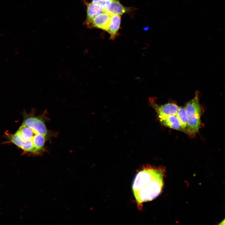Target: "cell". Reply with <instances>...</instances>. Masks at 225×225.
Masks as SVG:
<instances>
[{"instance_id": "5", "label": "cell", "mask_w": 225, "mask_h": 225, "mask_svg": "<svg viewBox=\"0 0 225 225\" xmlns=\"http://www.w3.org/2000/svg\"><path fill=\"white\" fill-rule=\"evenodd\" d=\"M149 102L157 112L159 118L170 115H176L179 107L173 102L158 105L152 98H150Z\"/></svg>"}, {"instance_id": "7", "label": "cell", "mask_w": 225, "mask_h": 225, "mask_svg": "<svg viewBox=\"0 0 225 225\" xmlns=\"http://www.w3.org/2000/svg\"><path fill=\"white\" fill-rule=\"evenodd\" d=\"M85 2L87 6V17L84 23L88 26L94 18L105 11L100 4Z\"/></svg>"}, {"instance_id": "8", "label": "cell", "mask_w": 225, "mask_h": 225, "mask_svg": "<svg viewBox=\"0 0 225 225\" xmlns=\"http://www.w3.org/2000/svg\"><path fill=\"white\" fill-rule=\"evenodd\" d=\"M121 23L120 15H111L110 21L106 31L110 35V39L113 40L118 35V32Z\"/></svg>"}, {"instance_id": "12", "label": "cell", "mask_w": 225, "mask_h": 225, "mask_svg": "<svg viewBox=\"0 0 225 225\" xmlns=\"http://www.w3.org/2000/svg\"><path fill=\"white\" fill-rule=\"evenodd\" d=\"M112 1L113 0H102L100 4L105 11L109 7Z\"/></svg>"}, {"instance_id": "4", "label": "cell", "mask_w": 225, "mask_h": 225, "mask_svg": "<svg viewBox=\"0 0 225 225\" xmlns=\"http://www.w3.org/2000/svg\"><path fill=\"white\" fill-rule=\"evenodd\" d=\"M6 135L9 142L16 145L25 153L35 155H38L32 142L24 139L17 131L14 134L7 133Z\"/></svg>"}, {"instance_id": "10", "label": "cell", "mask_w": 225, "mask_h": 225, "mask_svg": "<svg viewBox=\"0 0 225 225\" xmlns=\"http://www.w3.org/2000/svg\"><path fill=\"white\" fill-rule=\"evenodd\" d=\"M159 119L161 122L165 126L183 132L180 123L176 115H170Z\"/></svg>"}, {"instance_id": "13", "label": "cell", "mask_w": 225, "mask_h": 225, "mask_svg": "<svg viewBox=\"0 0 225 225\" xmlns=\"http://www.w3.org/2000/svg\"><path fill=\"white\" fill-rule=\"evenodd\" d=\"M102 0H92V2L100 4Z\"/></svg>"}, {"instance_id": "3", "label": "cell", "mask_w": 225, "mask_h": 225, "mask_svg": "<svg viewBox=\"0 0 225 225\" xmlns=\"http://www.w3.org/2000/svg\"><path fill=\"white\" fill-rule=\"evenodd\" d=\"M22 125L27 126L32 129L36 133L43 135L48 138L50 132L48 130L44 120L40 116H37L33 112L23 113Z\"/></svg>"}, {"instance_id": "14", "label": "cell", "mask_w": 225, "mask_h": 225, "mask_svg": "<svg viewBox=\"0 0 225 225\" xmlns=\"http://www.w3.org/2000/svg\"><path fill=\"white\" fill-rule=\"evenodd\" d=\"M219 224L224 225H225V219L220 223Z\"/></svg>"}, {"instance_id": "11", "label": "cell", "mask_w": 225, "mask_h": 225, "mask_svg": "<svg viewBox=\"0 0 225 225\" xmlns=\"http://www.w3.org/2000/svg\"><path fill=\"white\" fill-rule=\"evenodd\" d=\"M176 116L180 123L183 132L187 133L188 122L184 107H179Z\"/></svg>"}, {"instance_id": "1", "label": "cell", "mask_w": 225, "mask_h": 225, "mask_svg": "<svg viewBox=\"0 0 225 225\" xmlns=\"http://www.w3.org/2000/svg\"><path fill=\"white\" fill-rule=\"evenodd\" d=\"M164 172L160 168L147 167L139 171L133 182L132 189L138 205L152 201L161 193Z\"/></svg>"}, {"instance_id": "9", "label": "cell", "mask_w": 225, "mask_h": 225, "mask_svg": "<svg viewBox=\"0 0 225 225\" xmlns=\"http://www.w3.org/2000/svg\"><path fill=\"white\" fill-rule=\"evenodd\" d=\"M132 10L130 8L126 7L118 0H113L109 7L105 11L111 15H122Z\"/></svg>"}, {"instance_id": "2", "label": "cell", "mask_w": 225, "mask_h": 225, "mask_svg": "<svg viewBox=\"0 0 225 225\" xmlns=\"http://www.w3.org/2000/svg\"><path fill=\"white\" fill-rule=\"evenodd\" d=\"M199 92L196 91L193 98L188 102L184 107L188 122L187 134L194 135L201 126V118L202 108L199 101Z\"/></svg>"}, {"instance_id": "6", "label": "cell", "mask_w": 225, "mask_h": 225, "mask_svg": "<svg viewBox=\"0 0 225 225\" xmlns=\"http://www.w3.org/2000/svg\"><path fill=\"white\" fill-rule=\"evenodd\" d=\"M111 15L105 11L94 18L88 26L89 28H96L106 31L109 24Z\"/></svg>"}]
</instances>
